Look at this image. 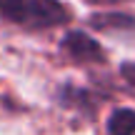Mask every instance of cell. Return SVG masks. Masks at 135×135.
Listing matches in <instances>:
<instances>
[{"label":"cell","instance_id":"obj_4","mask_svg":"<svg viewBox=\"0 0 135 135\" xmlns=\"http://www.w3.org/2000/svg\"><path fill=\"white\" fill-rule=\"evenodd\" d=\"M108 133L110 135H135V110L118 108L108 118Z\"/></svg>","mask_w":135,"mask_h":135},{"label":"cell","instance_id":"obj_6","mask_svg":"<svg viewBox=\"0 0 135 135\" xmlns=\"http://www.w3.org/2000/svg\"><path fill=\"white\" fill-rule=\"evenodd\" d=\"M93 5H118V3H125V0H90Z\"/></svg>","mask_w":135,"mask_h":135},{"label":"cell","instance_id":"obj_2","mask_svg":"<svg viewBox=\"0 0 135 135\" xmlns=\"http://www.w3.org/2000/svg\"><path fill=\"white\" fill-rule=\"evenodd\" d=\"M63 50L75 63H103L105 60V53H103L100 43L95 38H90L88 33H83V30H70L65 35Z\"/></svg>","mask_w":135,"mask_h":135},{"label":"cell","instance_id":"obj_3","mask_svg":"<svg viewBox=\"0 0 135 135\" xmlns=\"http://www.w3.org/2000/svg\"><path fill=\"white\" fill-rule=\"evenodd\" d=\"M88 25L103 33H135V18L125 13H95L88 18Z\"/></svg>","mask_w":135,"mask_h":135},{"label":"cell","instance_id":"obj_5","mask_svg":"<svg viewBox=\"0 0 135 135\" xmlns=\"http://www.w3.org/2000/svg\"><path fill=\"white\" fill-rule=\"evenodd\" d=\"M120 75L125 78L130 85H135V63H123V68H120Z\"/></svg>","mask_w":135,"mask_h":135},{"label":"cell","instance_id":"obj_1","mask_svg":"<svg viewBox=\"0 0 135 135\" xmlns=\"http://www.w3.org/2000/svg\"><path fill=\"white\" fill-rule=\"evenodd\" d=\"M70 10L60 0H0V20L25 30H50L70 23Z\"/></svg>","mask_w":135,"mask_h":135}]
</instances>
